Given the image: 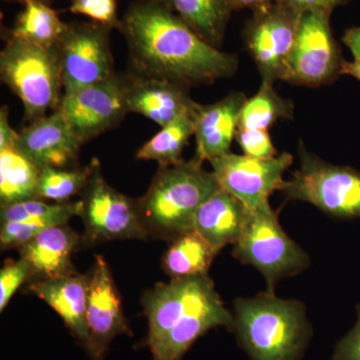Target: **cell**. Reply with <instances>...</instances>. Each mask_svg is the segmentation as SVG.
Returning <instances> with one entry per match:
<instances>
[{"label": "cell", "mask_w": 360, "mask_h": 360, "mask_svg": "<svg viewBox=\"0 0 360 360\" xmlns=\"http://www.w3.org/2000/svg\"><path fill=\"white\" fill-rule=\"evenodd\" d=\"M118 30L129 44L137 75L184 86L231 77L238 59L208 44L160 0H137Z\"/></svg>", "instance_id": "6da1fadb"}, {"label": "cell", "mask_w": 360, "mask_h": 360, "mask_svg": "<svg viewBox=\"0 0 360 360\" xmlns=\"http://www.w3.org/2000/svg\"><path fill=\"white\" fill-rule=\"evenodd\" d=\"M234 326L251 360H300L310 338L304 307L272 293L238 298Z\"/></svg>", "instance_id": "7a4b0ae2"}, {"label": "cell", "mask_w": 360, "mask_h": 360, "mask_svg": "<svg viewBox=\"0 0 360 360\" xmlns=\"http://www.w3.org/2000/svg\"><path fill=\"white\" fill-rule=\"evenodd\" d=\"M194 158L160 167L148 193L137 203L142 224L149 233L174 240L193 229L198 208L221 189L213 172Z\"/></svg>", "instance_id": "3957f363"}, {"label": "cell", "mask_w": 360, "mask_h": 360, "mask_svg": "<svg viewBox=\"0 0 360 360\" xmlns=\"http://www.w3.org/2000/svg\"><path fill=\"white\" fill-rule=\"evenodd\" d=\"M0 75L23 103L30 122L58 110L63 96L58 47L49 49L9 37L0 53Z\"/></svg>", "instance_id": "277c9868"}, {"label": "cell", "mask_w": 360, "mask_h": 360, "mask_svg": "<svg viewBox=\"0 0 360 360\" xmlns=\"http://www.w3.org/2000/svg\"><path fill=\"white\" fill-rule=\"evenodd\" d=\"M232 255L257 269L266 281V292L272 295L281 279L300 274L310 264L309 255L288 238L269 203L250 210Z\"/></svg>", "instance_id": "5b68a950"}, {"label": "cell", "mask_w": 360, "mask_h": 360, "mask_svg": "<svg viewBox=\"0 0 360 360\" xmlns=\"http://www.w3.org/2000/svg\"><path fill=\"white\" fill-rule=\"evenodd\" d=\"M300 168L292 179L283 180L278 191L288 200L307 201L338 219L360 217V172L338 167L298 148Z\"/></svg>", "instance_id": "8992f818"}, {"label": "cell", "mask_w": 360, "mask_h": 360, "mask_svg": "<svg viewBox=\"0 0 360 360\" xmlns=\"http://www.w3.org/2000/svg\"><path fill=\"white\" fill-rule=\"evenodd\" d=\"M331 13L322 9L302 13L281 80L316 87L341 75L345 60L331 30Z\"/></svg>", "instance_id": "52a82bcc"}, {"label": "cell", "mask_w": 360, "mask_h": 360, "mask_svg": "<svg viewBox=\"0 0 360 360\" xmlns=\"http://www.w3.org/2000/svg\"><path fill=\"white\" fill-rule=\"evenodd\" d=\"M112 28L97 22H71L58 44L63 94L115 75L110 44Z\"/></svg>", "instance_id": "ba28073f"}, {"label": "cell", "mask_w": 360, "mask_h": 360, "mask_svg": "<svg viewBox=\"0 0 360 360\" xmlns=\"http://www.w3.org/2000/svg\"><path fill=\"white\" fill-rule=\"evenodd\" d=\"M302 15L292 7L276 1L253 11L245 26V39L262 82L274 84L281 80Z\"/></svg>", "instance_id": "9c48e42d"}, {"label": "cell", "mask_w": 360, "mask_h": 360, "mask_svg": "<svg viewBox=\"0 0 360 360\" xmlns=\"http://www.w3.org/2000/svg\"><path fill=\"white\" fill-rule=\"evenodd\" d=\"M82 212L86 238L94 241L144 239L148 236L137 203L118 193L103 179L97 167L84 189Z\"/></svg>", "instance_id": "30bf717a"}, {"label": "cell", "mask_w": 360, "mask_h": 360, "mask_svg": "<svg viewBox=\"0 0 360 360\" xmlns=\"http://www.w3.org/2000/svg\"><path fill=\"white\" fill-rule=\"evenodd\" d=\"M125 90L127 77L115 73L98 84L63 94L58 110L85 143L115 127L129 112Z\"/></svg>", "instance_id": "8fae6325"}, {"label": "cell", "mask_w": 360, "mask_h": 360, "mask_svg": "<svg viewBox=\"0 0 360 360\" xmlns=\"http://www.w3.org/2000/svg\"><path fill=\"white\" fill-rule=\"evenodd\" d=\"M292 160L288 153L269 160L229 153L210 162L221 189L253 210L269 203L270 194L278 191Z\"/></svg>", "instance_id": "7c38bea8"}, {"label": "cell", "mask_w": 360, "mask_h": 360, "mask_svg": "<svg viewBox=\"0 0 360 360\" xmlns=\"http://www.w3.org/2000/svg\"><path fill=\"white\" fill-rule=\"evenodd\" d=\"M219 296L207 276L172 279L149 290L142 302L148 319L146 347H155L177 322Z\"/></svg>", "instance_id": "4fadbf2b"}, {"label": "cell", "mask_w": 360, "mask_h": 360, "mask_svg": "<svg viewBox=\"0 0 360 360\" xmlns=\"http://www.w3.org/2000/svg\"><path fill=\"white\" fill-rule=\"evenodd\" d=\"M86 322L89 333L86 350L94 360H103L115 336L129 333L110 266L101 255H96L89 276Z\"/></svg>", "instance_id": "5bb4252c"}, {"label": "cell", "mask_w": 360, "mask_h": 360, "mask_svg": "<svg viewBox=\"0 0 360 360\" xmlns=\"http://www.w3.org/2000/svg\"><path fill=\"white\" fill-rule=\"evenodd\" d=\"M82 144L63 113L56 110L23 129L14 149L39 169L65 168L77 160Z\"/></svg>", "instance_id": "9a60e30c"}, {"label": "cell", "mask_w": 360, "mask_h": 360, "mask_svg": "<svg viewBox=\"0 0 360 360\" xmlns=\"http://www.w3.org/2000/svg\"><path fill=\"white\" fill-rule=\"evenodd\" d=\"M246 101L248 97L243 92H231L210 105L195 104L194 136L198 160L210 161L229 153Z\"/></svg>", "instance_id": "2e32d148"}, {"label": "cell", "mask_w": 360, "mask_h": 360, "mask_svg": "<svg viewBox=\"0 0 360 360\" xmlns=\"http://www.w3.org/2000/svg\"><path fill=\"white\" fill-rule=\"evenodd\" d=\"M125 103L129 112L146 116L161 127L193 110L196 103L184 85L139 75L127 77Z\"/></svg>", "instance_id": "e0dca14e"}, {"label": "cell", "mask_w": 360, "mask_h": 360, "mask_svg": "<svg viewBox=\"0 0 360 360\" xmlns=\"http://www.w3.org/2000/svg\"><path fill=\"white\" fill-rule=\"evenodd\" d=\"M89 276L75 274L58 278L33 281L28 290L58 312L66 328L86 349L89 333L86 310Z\"/></svg>", "instance_id": "ac0fdd59"}, {"label": "cell", "mask_w": 360, "mask_h": 360, "mask_svg": "<svg viewBox=\"0 0 360 360\" xmlns=\"http://www.w3.org/2000/svg\"><path fill=\"white\" fill-rule=\"evenodd\" d=\"M78 236L65 224L49 227L21 246L20 257L32 270V278H58L77 274L71 255L77 248Z\"/></svg>", "instance_id": "d6986e66"}, {"label": "cell", "mask_w": 360, "mask_h": 360, "mask_svg": "<svg viewBox=\"0 0 360 360\" xmlns=\"http://www.w3.org/2000/svg\"><path fill=\"white\" fill-rule=\"evenodd\" d=\"M234 316L219 297L198 307L177 322L151 348L153 360H180L200 336L217 326L233 328Z\"/></svg>", "instance_id": "ffe728a7"}, {"label": "cell", "mask_w": 360, "mask_h": 360, "mask_svg": "<svg viewBox=\"0 0 360 360\" xmlns=\"http://www.w3.org/2000/svg\"><path fill=\"white\" fill-rule=\"evenodd\" d=\"M250 210L231 194L220 189L201 205L193 219V229L219 253L234 245L248 219Z\"/></svg>", "instance_id": "44dd1931"}, {"label": "cell", "mask_w": 360, "mask_h": 360, "mask_svg": "<svg viewBox=\"0 0 360 360\" xmlns=\"http://www.w3.org/2000/svg\"><path fill=\"white\" fill-rule=\"evenodd\" d=\"M208 44L219 49L232 7L229 0H160Z\"/></svg>", "instance_id": "7402d4cb"}, {"label": "cell", "mask_w": 360, "mask_h": 360, "mask_svg": "<svg viewBox=\"0 0 360 360\" xmlns=\"http://www.w3.org/2000/svg\"><path fill=\"white\" fill-rule=\"evenodd\" d=\"M217 255L210 243L193 229L174 239L163 257V269L172 279L207 276Z\"/></svg>", "instance_id": "603a6c76"}, {"label": "cell", "mask_w": 360, "mask_h": 360, "mask_svg": "<svg viewBox=\"0 0 360 360\" xmlns=\"http://www.w3.org/2000/svg\"><path fill=\"white\" fill-rule=\"evenodd\" d=\"M39 168L15 149L0 151L1 206L39 198Z\"/></svg>", "instance_id": "cb8c5ba5"}, {"label": "cell", "mask_w": 360, "mask_h": 360, "mask_svg": "<svg viewBox=\"0 0 360 360\" xmlns=\"http://www.w3.org/2000/svg\"><path fill=\"white\" fill-rule=\"evenodd\" d=\"M68 23L63 22L58 13L49 4L28 1L16 18L11 37L40 46H58L65 34Z\"/></svg>", "instance_id": "d4e9b609"}, {"label": "cell", "mask_w": 360, "mask_h": 360, "mask_svg": "<svg viewBox=\"0 0 360 360\" xmlns=\"http://www.w3.org/2000/svg\"><path fill=\"white\" fill-rule=\"evenodd\" d=\"M194 108L162 127L137 151L136 158L142 160L156 161L160 167H170L182 161L181 153L184 146L189 137L194 135Z\"/></svg>", "instance_id": "484cf974"}, {"label": "cell", "mask_w": 360, "mask_h": 360, "mask_svg": "<svg viewBox=\"0 0 360 360\" xmlns=\"http://www.w3.org/2000/svg\"><path fill=\"white\" fill-rule=\"evenodd\" d=\"M292 111V103L279 96L274 84L262 82L257 94L243 105L238 129L267 130L281 118H291Z\"/></svg>", "instance_id": "4316f807"}, {"label": "cell", "mask_w": 360, "mask_h": 360, "mask_svg": "<svg viewBox=\"0 0 360 360\" xmlns=\"http://www.w3.org/2000/svg\"><path fill=\"white\" fill-rule=\"evenodd\" d=\"M99 163L94 160L89 165L75 169L44 167L40 169L37 196L58 203L68 202L70 198L82 193Z\"/></svg>", "instance_id": "83f0119b"}, {"label": "cell", "mask_w": 360, "mask_h": 360, "mask_svg": "<svg viewBox=\"0 0 360 360\" xmlns=\"http://www.w3.org/2000/svg\"><path fill=\"white\" fill-rule=\"evenodd\" d=\"M82 212V200L49 205L40 198H35V200L20 201L13 205L1 206L0 217H1V222L46 219V217H58L68 221L75 215L80 217Z\"/></svg>", "instance_id": "f1b7e54d"}, {"label": "cell", "mask_w": 360, "mask_h": 360, "mask_svg": "<svg viewBox=\"0 0 360 360\" xmlns=\"http://www.w3.org/2000/svg\"><path fill=\"white\" fill-rule=\"evenodd\" d=\"M66 224L68 221L58 217L1 222L0 243L2 248H21L44 229Z\"/></svg>", "instance_id": "f546056e"}, {"label": "cell", "mask_w": 360, "mask_h": 360, "mask_svg": "<svg viewBox=\"0 0 360 360\" xmlns=\"http://www.w3.org/2000/svg\"><path fill=\"white\" fill-rule=\"evenodd\" d=\"M30 279H32V270L23 258L9 260L4 264L0 270V311H4L21 284Z\"/></svg>", "instance_id": "4dcf8cb0"}, {"label": "cell", "mask_w": 360, "mask_h": 360, "mask_svg": "<svg viewBox=\"0 0 360 360\" xmlns=\"http://www.w3.org/2000/svg\"><path fill=\"white\" fill-rule=\"evenodd\" d=\"M70 11L111 28H118L120 25L116 0H72Z\"/></svg>", "instance_id": "1f68e13d"}, {"label": "cell", "mask_w": 360, "mask_h": 360, "mask_svg": "<svg viewBox=\"0 0 360 360\" xmlns=\"http://www.w3.org/2000/svg\"><path fill=\"white\" fill-rule=\"evenodd\" d=\"M243 153L257 160H269L277 156L271 139L267 130L238 129L236 134Z\"/></svg>", "instance_id": "d6a6232c"}, {"label": "cell", "mask_w": 360, "mask_h": 360, "mask_svg": "<svg viewBox=\"0 0 360 360\" xmlns=\"http://www.w3.org/2000/svg\"><path fill=\"white\" fill-rule=\"evenodd\" d=\"M356 326L338 342L331 360H360V303L357 305Z\"/></svg>", "instance_id": "836d02e7"}, {"label": "cell", "mask_w": 360, "mask_h": 360, "mask_svg": "<svg viewBox=\"0 0 360 360\" xmlns=\"http://www.w3.org/2000/svg\"><path fill=\"white\" fill-rule=\"evenodd\" d=\"M274 1L292 7L300 13H304V11H316V9L333 11L336 7L347 6L354 0H274Z\"/></svg>", "instance_id": "e575fe53"}, {"label": "cell", "mask_w": 360, "mask_h": 360, "mask_svg": "<svg viewBox=\"0 0 360 360\" xmlns=\"http://www.w3.org/2000/svg\"><path fill=\"white\" fill-rule=\"evenodd\" d=\"M20 134L11 129L8 122V110L4 106L0 111V151L14 149Z\"/></svg>", "instance_id": "d590c367"}, {"label": "cell", "mask_w": 360, "mask_h": 360, "mask_svg": "<svg viewBox=\"0 0 360 360\" xmlns=\"http://www.w3.org/2000/svg\"><path fill=\"white\" fill-rule=\"evenodd\" d=\"M342 41L352 51L355 60L360 59V27L347 30L343 35Z\"/></svg>", "instance_id": "8d00e7d4"}, {"label": "cell", "mask_w": 360, "mask_h": 360, "mask_svg": "<svg viewBox=\"0 0 360 360\" xmlns=\"http://www.w3.org/2000/svg\"><path fill=\"white\" fill-rule=\"evenodd\" d=\"M229 1L233 11L251 9V11H255L260 7L272 4L274 0H229Z\"/></svg>", "instance_id": "74e56055"}, {"label": "cell", "mask_w": 360, "mask_h": 360, "mask_svg": "<svg viewBox=\"0 0 360 360\" xmlns=\"http://www.w3.org/2000/svg\"><path fill=\"white\" fill-rule=\"evenodd\" d=\"M341 75H352L359 79L360 82V59L348 63V61H343L342 66H341Z\"/></svg>", "instance_id": "f35d334b"}, {"label": "cell", "mask_w": 360, "mask_h": 360, "mask_svg": "<svg viewBox=\"0 0 360 360\" xmlns=\"http://www.w3.org/2000/svg\"><path fill=\"white\" fill-rule=\"evenodd\" d=\"M6 1L22 2L23 4H26V2H28V1H39V2H44V4H49V6H51L52 0H6Z\"/></svg>", "instance_id": "ab89813d"}]
</instances>
